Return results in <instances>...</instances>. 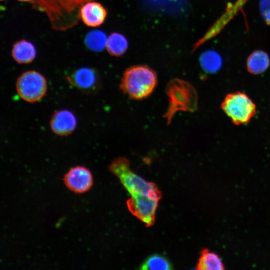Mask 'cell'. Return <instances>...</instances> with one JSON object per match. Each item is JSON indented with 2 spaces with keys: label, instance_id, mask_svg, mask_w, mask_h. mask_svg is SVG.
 <instances>
[{
  "label": "cell",
  "instance_id": "1",
  "mask_svg": "<svg viewBox=\"0 0 270 270\" xmlns=\"http://www.w3.org/2000/svg\"><path fill=\"white\" fill-rule=\"evenodd\" d=\"M92 0H34L31 2L36 9L47 14L54 28L64 30L77 24L82 6Z\"/></svg>",
  "mask_w": 270,
  "mask_h": 270
},
{
  "label": "cell",
  "instance_id": "2",
  "mask_svg": "<svg viewBox=\"0 0 270 270\" xmlns=\"http://www.w3.org/2000/svg\"><path fill=\"white\" fill-rule=\"evenodd\" d=\"M157 82L154 70L146 66H136L124 72L120 86L130 98L140 100L148 98L154 90Z\"/></svg>",
  "mask_w": 270,
  "mask_h": 270
},
{
  "label": "cell",
  "instance_id": "3",
  "mask_svg": "<svg viewBox=\"0 0 270 270\" xmlns=\"http://www.w3.org/2000/svg\"><path fill=\"white\" fill-rule=\"evenodd\" d=\"M108 168L119 178L131 196H143L158 200L161 198L162 194L157 186L133 172L127 158L124 157L115 158L110 164Z\"/></svg>",
  "mask_w": 270,
  "mask_h": 270
},
{
  "label": "cell",
  "instance_id": "4",
  "mask_svg": "<svg viewBox=\"0 0 270 270\" xmlns=\"http://www.w3.org/2000/svg\"><path fill=\"white\" fill-rule=\"evenodd\" d=\"M166 92L168 99V106L164 117L168 124L178 112H194L197 110L198 93L188 82L174 78L168 82Z\"/></svg>",
  "mask_w": 270,
  "mask_h": 270
},
{
  "label": "cell",
  "instance_id": "5",
  "mask_svg": "<svg viewBox=\"0 0 270 270\" xmlns=\"http://www.w3.org/2000/svg\"><path fill=\"white\" fill-rule=\"evenodd\" d=\"M222 108L236 125L248 123L256 114L255 104L246 94L240 92L228 94Z\"/></svg>",
  "mask_w": 270,
  "mask_h": 270
},
{
  "label": "cell",
  "instance_id": "6",
  "mask_svg": "<svg viewBox=\"0 0 270 270\" xmlns=\"http://www.w3.org/2000/svg\"><path fill=\"white\" fill-rule=\"evenodd\" d=\"M47 82L38 72L28 70L22 74L16 81V92L24 100L34 103L40 100L46 94Z\"/></svg>",
  "mask_w": 270,
  "mask_h": 270
},
{
  "label": "cell",
  "instance_id": "7",
  "mask_svg": "<svg viewBox=\"0 0 270 270\" xmlns=\"http://www.w3.org/2000/svg\"><path fill=\"white\" fill-rule=\"evenodd\" d=\"M158 200L143 196H132L126 202L130 212L144 222L146 226L155 222Z\"/></svg>",
  "mask_w": 270,
  "mask_h": 270
},
{
  "label": "cell",
  "instance_id": "8",
  "mask_svg": "<svg viewBox=\"0 0 270 270\" xmlns=\"http://www.w3.org/2000/svg\"><path fill=\"white\" fill-rule=\"evenodd\" d=\"M66 78L72 86L84 93L96 94L100 87L98 74L92 68L84 67L78 68Z\"/></svg>",
  "mask_w": 270,
  "mask_h": 270
},
{
  "label": "cell",
  "instance_id": "9",
  "mask_svg": "<svg viewBox=\"0 0 270 270\" xmlns=\"http://www.w3.org/2000/svg\"><path fill=\"white\" fill-rule=\"evenodd\" d=\"M63 180L68 190L76 194H83L88 191L93 184L90 171L86 168L78 166L72 168L64 174Z\"/></svg>",
  "mask_w": 270,
  "mask_h": 270
},
{
  "label": "cell",
  "instance_id": "10",
  "mask_svg": "<svg viewBox=\"0 0 270 270\" xmlns=\"http://www.w3.org/2000/svg\"><path fill=\"white\" fill-rule=\"evenodd\" d=\"M76 118L74 114L68 110L56 112L52 116L50 126L52 132L60 136H66L76 129Z\"/></svg>",
  "mask_w": 270,
  "mask_h": 270
},
{
  "label": "cell",
  "instance_id": "11",
  "mask_svg": "<svg viewBox=\"0 0 270 270\" xmlns=\"http://www.w3.org/2000/svg\"><path fill=\"white\" fill-rule=\"evenodd\" d=\"M106 14V9L100 4L92 1L84 4L80 10V18L85 24L91 27L102 24Z\"/></svg>",
  "mask_w": 270,
  "mask_h": 270
},
{
  "label": "cell",
  "instance_id": "12",
  "mask_svg": "<svg viewBox=\"0 0 270 270\" xmlns=\"http://www.w3.org/2000/svg\"><path fill=\"white\" fill-rule=\"evenodd\" d=\"M12 56L14 60L20 64H29L35 58L36 50L30 42L22 40L13 45Z\"/></svg>",
  "mask_w": 270,
  "mask_h": 270
},
{
  "label": "cell",
  "instance_id": "13",
  "mask_svg": "<svg viewBox=\"0 0 270 270\" xmlns=\"http://www.w3.org/2000/svg\"><path fill=\"white\" fill-rule=\"evenodd\" d=\"M196 269L200 270H222L224 266L220 256L207 248L200 252Z\"/></svg>",
  "mask_w": 270,
  "mask_h": 270
},
{
  "label": "cell",
  "instance_id": "14",
  "mask_svg": "<svg viewBox=\"0 0 270 270\" xmlns=\"http://www.w3.org/2000/svg\"><path fill=\"white\" fill-rule=\"evenodd\" d=\"M270 62L269 57L266 53L262 50L255 51L248 58V70L254 74H262L268 69Z\"/></svg>",
  "mask_w": 270,
  "mask_h": 270
},
{
  "label": "cell",
  "instance_id": "15",
  "mask_svg": "<svg viewBox=\"0 0 270 270\" xmlns=\"http://www.w3.org/2000/svg\"><path fill=\"white\" fill-rule=\"evenodd\" d=\"M128 46L126 39L120 34L112 33L108 38L106 48L109 54L112 56L122 55L126 50Z\"/></svg>",
  "mask_w": 270,
  "mask_h": 270
},
{
  "label": "cell",
  "instance_id": "16",
  "mask_svg": "<svg viewBox=\"0 0 270 270\" xmlns=\"http://www.w3.org/2000/svg\"><path fill=\"white\" fill-rule=\"evenodd\" d=\"M140 269L142 270H169L172 266L169 260L159 254H154L148 256L141 264Z\"/></svg>",
  "mask_w": 270,
  "mask_h": 270
},
{
  "label": "cell",
  "instance_id": "17",
  "mask_svg": "<svg viewBox=\"0 0 270 270\" xmlns=\"http://www.w3.org/2000/svg\"><path fill=\"white\" fill-rule=\"evenodd\" d=\"M107 40L106 36L103 32L94 30L90 32L86 36L84 44L89 50L100 52L106 47Z\"/></svg>",
  "mask_w": 270,
  "mask_h": 270
},
{
  "label": "cell",
  "instance_id": "18",
  "mask_svg": "<svg viewBox=\"0 0 270 270\" xmlns=\"http://www.w3.org/2000/svg\"><path fill=\"white\" fill-rule=\"evenodd\" d=\"M200 64L202 68L208 72H214L222 65V60L218 54L212 50L204 52L200 56Z\"/></svg>",
  "mask_w": 270,
  "mask_h": 270
},
{
  "label": "cell",
  "instance_id": "19",
  "mask_svg": "<svg viewBox=\"0 0 270 270\" xmlns=\"http://www.w3.org/2000/svg\"><path fill=\"white\" fill-rule=\"evenodd\" d=\"M261 10L266 20L270 24V0H262Z\"/></svg>",
  "mask_w": 270,
  "mask_h": 270
},
{
  "label": "cell",
  "instance_id": "20",
  "mask_svg": "<svg viewBox=\"0 0 270 270\" xmlns=\"http://www.w3.org/2000/svg\"><path fill=\"white\" fill-rule=\"evenodd\" d=\"M246 0H238L236 4L233 6V8H234L236 10H237V8H240L242 6V4H244V2ZM235 9V10H236Z\"/></svg>",
  "mask_w": 270,
  "mask_h": 270
},
{
  "label": "cell",
  "instance_id": "21",
  "mask_svg": "<svg viewBox=\"0 0 270 270\" xmlns=\"http://www.w3.org/2000/svg\"><path fill=\"white\" fill-rule=\"evenodd\" d=\"M19 0V1H20V2H32L34 0Z\"/></svg>",
  "mask_w": 270,
  "mask_h": 270
},
{
  "label": "cell",
  "instance_id": "22",
  "mask_svg": "<svg viewBox=\"0 0 270 270\" xmlns=\"http://www.w3.org/2000/svg\"></svg>",
  "mask_w": 270,
  "mask_h": 270
}]
</instances>
